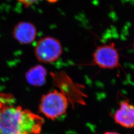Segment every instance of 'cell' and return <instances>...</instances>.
Wrapping results in <instances>:
<instances>
[{
  "instance_id": "10",
  "label": "cell",
  "mask_w": 134,
  "mask_h": 134,
  "mask_svg": "<svg viewBox=\"0 0 134 134\" xmlns=\"http://www.w3.org/2000/svg\"><path fill=\"white\" fill-rule=\"evenodd\" d=\"M102 134H120L118 133V132H116L114 131H108V132H106L105 133H104Z\"/></svg>"
},
{
  "instance_id": "9",
  "label": "cell",
  "mask_w": 134,
  "mask_h": 134,
  "mask_svg": "<svg viewBox=\"0 0 134 134\" xmlns=\"http://www.w3.org/2000/svg\"><path fill=\"white\" fill-rule=\"evenodd\" d=\"M39 0H18L19 2L26 7L34 5V4H35Z\"/></svg>"
},
{
  "instance_id": "5",
  "label": "cell",
  "mask_w": 134,
  "mask_h": 134,
  "mask_svg": "<svg viewBox=\"0 0 134 134\" xmlns=\"http://www.w3.org/2000/svg\"><path fill=\"white\" fill-rule=\"evenodd\" d=\"M92 62L104 70H113L120 66V55L114 42L96 47L92 56Z\"/></svg>"
},
{
  "instance_id": "1",
  "label": "cell",
  "mask_w": 134,
  "mask_h": 134,
  "mask_svg": "<svg viewBox=\"0 0 134 134\" xmlns=\"http://www.w3.org/2000/svg\"><path fill=\"white\" fill-rule=\"evenodd\" d=\"M14 96L0 92V134H39L44 120L17 104Z\"/></svg>"
},
{
  "instance_id": "12",
  "label": "cell",
  "mask_w": 134,
  "mask_h": 134,
  "mask_svg": "<svg viewBox=\"0 0 134 134\" xmlns=\"http://www.w3.org/2000/svg\"><path fill=\"white\" fill-rule=\"evenodd\" d=\"M133 50H134V44H133Z\"/></svg>"
},
{
  "instance_id": "11",
  "label": "cell",
  "mask_w": 134,
  "mask_h": 134,
  "mask_svg": "<svg viewBox=\"0 0 134 134\" xmlns=\"http://www.w3.org/2000/svg\"><path fill=\"white\" fill-rule=\"evenodd\" d=\"M48 1L50 3H55V2H57L58 0H48Z\"/></svg>"
},
{
  "instance_id": "6",
  "label": "cell",
  "mask_w": 134,
  "mask_h": 134,
  "mask_svg": "<svg viewBox=\"0 0 134 134\" xmlns=\"http://www.w3.org/2000/svg\"><path fill=\"white\" fill-rule=\"evenodd\" d=\"M113 118L115 123L120 126L127 129L134 128V104L130 103L128 99L121 101Z\"/></svg>"
},
{
  "instance_id": "2",
  "label": "cell",
  "mask_w": 134,
  "mask_h": 134,
  "mask_svg": "<svg viewBox=\"0 0 134 134\" xmlns=\"http://www.w3.org/2000/svg\"><path fill=\"white\" fill-rule=\"evenodd\" d=\"M51 75L54 85L66 96L72 108L77 105H86L88 96L85 91V87L83 85L74 81L65 71L52 72Z\"/></svg>"
},
{
  "instance_id": "7",
  "label": "cell",
  "mask_w": 134,
  "mask_h": 134,
  "mask_svg": "<svg viewBox=\"0 0 134 134\" xmlns=\"http://www.w3.org/2000/svg\"><path fill=\"white\" fill-rule=\"evenodd\" d=\"M37 29L34 24L29 21H20L15 25L13 37L18 42L28 45L32 43L37 36Z\"/></svg>"
},
{
  "instance_id": "3",
  "label": "cell",
  "mask_w": 134,
  "mask_h": 134,
  "mask_svg": "<svg viewBox=\"0 0 134 134\" xmlns=\"http://www.w3.org/2000/svg\"><path fill=\"white\" fill-rule=\"evenodd\" d=\"M70 103L61 91L55 90L42 96L39 104V110L48 119L55 120L66 112Z\"/></svg>"
},
{
  "instance_id": "8",
  "label": "cell",
  "mask_w": 134,
  "mask_h": 134,
  "mask_svg": "<svg viewBox=\"0 0 134 134\" xmlns=\"http://www.w3.org/2000/svg\"><path fill=\"white\" fill-rule=\"evenodd\" d=\"M47 71L46 69L41 65L31 67L25 73V79L32 86H42L46 82Z\"/></svg>"
},
{
  "instance_id": "4",
  "label": "cell",
  "mask_w": 134,
  "mask_h": 134,
  "mask_svg": "<svg viewBox=\"0 0 134 134\" xmlns=\"http://www.w3.org/2000/svg\"><path fill=\"white\" fill-rule=\"evenodd\" d=\"M62 45L55 37L46 36L40 39L34 48V54L39 62L44 64L55 62L62 55Z\"/></svg>"
}]
</instances>
